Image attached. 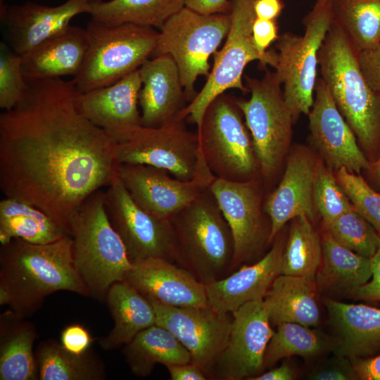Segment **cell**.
<instances>
[{"label":"cell","instance_id":"obj_1","mask_svg":"<svg viewBox=\"0 0 380 380\" xmlns=\"http://www.w3.org/2000/svg\"><path fill=\"white\" fill-rule=\"evenodd\" d=\"M27 82L23 99L0 115V189L70 235L80 205L118 174L115 142L78 111L72 80Z\"/></svg>","mask_w":380,"mask_h":380},{"label":"cell","instance_id":"obj_2","mask_svg":"<svg viewBox=\"0 0 380 380\" xmlns=\"http://www.w3.org/2000/svg\"><path fill=\"white\" fill-rule=\"evenodd\" d=\"M72 245L68 234L44 244L14 239L1 245L0 305L28 318L56 291L90 297L75 267Z\"/></svg>","mask_w":380,"mask_h":380},{"label":"cell","instance_id":"obj_3","mask_svg":"<svg viewBox=\"0 0 380 380\" xmlns=\"http://www.w3.org/2000/svg\"><path fill=\"white\" fill-rule=\"evenodd\" d=\"M321 78L369 162L380 153V92L366 80L357 52L333 23L318 53Z\"/></svg>","mask_w":380,"mask_h":380},{"label":"cell","instance_id":"obj_4","mask_svg":"<svg viewBox=\"0 0 380 380\" xmlns=\"http://www.w3.org/2000/svg\"><path fill=\"white\" fill-rule=\"evenodd\" d=\"M70 235L75 265L90 297L106 299L110 287L124 281L133 264L109 220L102 189L91 194L80 205Z\"/></svg>","mask_w":380,"mask_h":380},{"label":"cell","instance_id":"obj_5","mask_svg":"<svg viewBox=\"0 0 380 380\" xmlns=\"http://www.w3.org/2000/svg\"><path fill=\"white\" fill-rule=\"evenodd\" d=\"M169 220L180 266L204 284L232 272V234L210 187Z\"/></svg>","mask_w":380,"mask_h":380},{"label":"cell","instance_id":"obj_6","mask_svg":"<svg viewBox=\"0 0 380 380\" xmlns=\"http://www.w3.org/2000/svg\"><path fill=\"white\" fill-rule=\"evenodd\" d=\"M83 65L72 81L77 94L111 84L152 56L159 32L134 23L107 24L91 20Z\"/></svg>","mask_w":380,"mask_h":380},{"label":"cell","instance_id":"obj_7","mask_svg":"<svg viewBox=\"0 0 380 380\" xmlns=\"http://www.w3.org/2000/svg\"><path fill=\"white\" fill-rule=\"evenodd\" d=\"M303 35L284 32L275 44L274 72L294 121L308 115L317 79L318 53L333 23L330 0H316L303 19Z\"/></svg>","mask_w":380,"mask_h":380},{"label":"cell","instance_id":"obj_8","mask_svg":"<svg viewBox=\"0 0 380 380\" xmlns=\"http://www.w3.org/2000/svg\"><path fill=\"white\" fill-rule=\"evenodd\" d=\"M197 132L205 161L217 178L241 182L261 177L237 99L225 92L217 96L207 107Z\"/></svg>","mask_w":380,"mask_h":380},{"label":"cell","instance_id":"obj_9","mask_svg":"<svg viewBox=\"0 0 380 380\" xmlns=\"http://www.w3.org/2000/svg\"><path fill=\"white\" fill-rule=\"evenodd\" d=\"M255 1L230 0L231 25L224 46L213 54L214 64L202 89L179 114L194 123L197 130L201 127L207 107L217 96L230 89L248 92L242 77L249 63L258 61L264 69L267 65L273 68L275 64L276 51L270 49L262 53L253 41Z\"/></svg>","mask_w":380,"mask_h":380},{"label":"cell","instance_id":"obj_10","mask_svg":"<svg viewBox=\"0 0 380 380\" xmlns=\"http://www.w3.org/2000/svg\"><path fill=\"white\" fill-rule=\"evenodd\" d=\"M230 25V13L205 15L184 6L160 29L152 56H172L189 102L196 95L197 78L209 75V58L227 37Z\"/></svg>","mask_w":380,"mask_h":380},{"label":"cell","instance_id":"obj_11","mask_svg":"<svg viewBox=\"0 0 380 380\" xmlns=\"http://www.w3.org/2000/svg\"><path fill=\"white\" fill-rule=\"evenodd\" d=\"M265 70L260 79L245 77L251 96L247 100L237 99V103L252 137L261 177L268 182L277 175L289 148L294 119L275 72Z\"/></svg>","mask_w":380,"mask_h":380},{"label":"cell","instance_id":"obj_12","mask_svg":"<svg viewBox=\"0 0 380 380\" xmlns=\"http://www.w3.org/2000/svg\"><path fill=\"white\" fill-rule=\"evenodd\" d=\"M179 115L157 127H139L127 140L115 143L119 163L145 164L189 181L196 175L201 153L198 134Z\"/></svg>","mask_w":380,"mask_h":380},{"label":"cell","instance_id":"obj_13","mask_svg":"<svg viewBox=\"0 0 380 380\" xmlns=\"http://www.w3.org/2000/svg\"><path fill=\"white\" fill-rule=\"evenodd\" d=\"M104 195L109 220L132 262L160 258L179 265L178 247L170 220L158 218L137 204L118 174Z\"/></svg>","mask_w":380,"mask_h":380},{"label":"cell","instance_id":"obj_14","mask_svg":"<svg viewBox=\"0 0 380 380\" xmlns=\"http://www.w3.org/2000/svg\"><path fill=\"white\" fill-rule=\"evenodd\" d=\"M260 184V178L238 182L216 177L210 186L232 234V272L258 258L270 243Z\"/></svg>","mask_w":380,"mask_h":380},{"label":"cell","instance_id":"obj_15","mask_svg":"<svg viewBox=\"0 0 380 380\" xmlns=\"http://www.w3.org/2000/svg\"><path fill=\"white\" fill-rule=\"evenodd\" d=\"M117 170L137 204L153 216L168 220L210 187L216 178L202 153L196 175L189 181L172 177L164 169L145 164L119 163Z\"/></svg>","mask_w":380,"mask_h":380},{"label":"cell","instance_id":"obj_16","mask_svg":"<svg viewBox=\"0 0 380 380\" xmlns=\"http://www.w3.org/2000/svg\"><path fill=\"white\" fill-rule=\"evenodd\" d=\"M148 300L154 308L156 324L170 331L190 353L191 362L211 379L229 336L232 315L217 312L208 305L182 308Z\"/></svg>","mask_w":380,"mask_h":380},{"label":"cell","instance_id":"obj_17","mask_svg":"<svg viewBox=\"0 0 380 380\" xmlns=\"http://www.w3.org/2000/svg\"><path fill=\"white\" fill-rule=\"evenodd\" d=\"M229 336L213 367L211 379L251 380L262 373L274 331L263 299L248 302L232 313Z\"/></svg>","mask_w":380,"mask_h":380},{"label":"cell","instance_id":"obj_18","mask_svg":"<svg viewBox=\"0 0 380 380\" xmlns=\"http://www.w3.org/2000/svg\"><path fill=\"white\" fill-rule=\"evenodd\" d=\"M308 115L311 141L328 168L344 167L360 174L369 167L370 162L321 77L317 79L313 104Z\"/></svg>","mask_w":380,"mask_h":380},{"label":"cell","instance_id":"obj_19","mask_svg":"<svg viewBox=\"0 0 380 380\" xmlns=\"http://www.w3.org/2000/svg\"><path fill=\"white\" fill-rule=\"evenodd\" d=\"M141 87L138 69L111 84L77 94L75 106L115 143L122 142L142 126L138 108Z\"/></svg>","mask_w":380,"mask_h":380},{"label":"cell","instance_id":"obj_20","mask_svg":"<svg viewBox=\"0 0 380 380\" xmlns=\"http://www.w3.org/2000/svg\"><path fill=\"white\" fill-rule=\"evenodd\" d=\"M270 251L251 265L245 264L228 276L205 284L208 305L221 314H232L243 305L263 299L281 274L285 242L279 233Z\"/></svg>","mask_w":380,"mask_h":380},{"label":"cell","instance_id":"obj_21","mask_svg":"<svg viewBox=\"0 0 380 380\" xmlns=\"http://www.w3.org/2000/svg\"><path fill=\"white\" fill-rule=\"evenodd\" d=\"M132 264L124 281L146 298L175 307L208 305L205 284L186 268L160 258Z\"/></svg>","mask_w":380,"mask_h":380},{"label":"cell","instance_id":"obj_22","mask_svg":"<svg viewBox=\"0 0 380 380\" xmlns=\"http://www.w3.org/2000/svg\"><path fill=\"white\" fill-rule=\"evenodd\" d=\"M90 0H67L56 6L32 1L0 8L12 50L22 56L70 25L76 15L90 12Z\"/></svg>","mask_w":380,"mask_h":380},{"label":"cell","instance_id":"obj_23","mask_svg":"<svg viewBox=\"0 0 380 380\" xmlns=\"http://www.w3.org/2000/svg\"><path fill=\"white\" fill-rule=\"evenodd\" d=\"M317 165L303 148H296L289 155L281 182L264 203L271 222L270 243L289 220L300 215L314 220L317 210L313 187Z\"/></svg>","mask_w":380,"mask_h":380},{"label":"cell","instance_id":"obj_24","mask_svg":"<svg viewBox=\"0 0 380 380\" xmlns=\"http://www.w3.org/2000/svg\"><path fill=\"white\" fill-rule=\"evenodd\" d=\"M142 126L157 127L174 119L187 101L179 72L170 55L148 58L139 68Z\"/></svg>","mask_w":380,"mask_h":380},{"label":"cell","instance_id":"obj_25","mask_svg":"<svg viewBox=\"0 0 380 380\" xmlns=\"http://www.w3.org/2000/svg\"><path fill=\"white\" fill-rule=\"evenodd\" d=\"M86 29L69 25L21 56L27 81L75 77L88 49Z\"/></svg>","mask_w":380,"mask_h":380},{"label":"cell","instance_id":"obj_26","mask_svg":"<svg viewBox=\"0 0 380 380\" xmlns=\"http://www.w3.org/2000/svg\"><path fill=\"white\" fill-rule=\"evenodd\" d=\"M324 304L336 334L333 353L353 360L366 358L380 348V309L328 297Z\"/></svg>","mask_w":380,"mask_h":380},{"label":"cell","instance_id":"obj_27","mask_svg":"<svg viewBox=\"0 0 380 380\" xmlns=\"http://www.w3.org/2000/svg\"><path fill=\"white\" fill-rule=\"evenodd\" d=\"M322 258L315 277L318 292L329 296H346L366 284L372 277L370 258L338 243L324 231Z\"/></svg>","mask_w":380,"mask_h":380},{"label":"cell","instance_id":"obj_28","mask_svg":"<svg viewBox=\"0 0 380 380\" xmlns=\"http://www.w3.org/2000/svg\"><path fill=\"white\" fill-rule=\"evenodd\" d=\"M315 281L305 277L280 274L273 281L263 300L271 324L298 323L317 327L321 313Z\"/></svg>","mask_w":380,"mask_h":380},{"label":"cell","instance_id":"obj_29","mask_svg":"<svg viewBox=\"0 0 380 380\" xmlns=\"http://www.w3.org/2000/svg\"><path fill=\"white\" fill-rule=\"evenodd\" d=\"M106 300L114 326L108 335L99 340L103 350H111L126 345L139 332L156 324L151 302L125 281L113 284Z\"/></svg>","mask_w":380,"mask_h":380},{"label":"cell","instance_id":"obj_30","mask_svg":"<svg viewBox=\"0 0 380 380\" xmlns=\"http://www.w3.org/2000/svg\"><path fill=\"white\" fill-rule=\"evenodd\" d=\"M13 312L0 316V379H39L38 367L33 351L38 337L35 327Z\"/></svg>","mask_w":380,"mask_h":380},{"label":"cell","instance_id":"obj_31","mask_svg":"<svg viewBox=\"0 0 380 380\" xmlns=\"http://www.w3.org/2000/svg\"><path fill=\"white\" fill-rule=\"evenodd\" d=\"M131 372L137 376H148L157 364L165 367L191 362V355L167 329L158 324L139 332L123 348Z\"/></svg>","mask_w":380,"mask_h":380},{"label":"cell","instance_id":"obj_32","mask_svg":"<svg viewBox=\"0 0 380 380\" xmlns=\"http://www.w3.org/2000/svg\"><path fill=\"white\" fill-rule=\"evenodd\" d=\"M66 234L50 216L34 205L9 197L0 201L1 245L14 239L44 244Z\"/></svg>","mask_w":380,"mask_h":380},{"label":"cell","instance_id":"obj_33","mask_svg":"<svg viewBox=\"0 0 380 380\" xmlns=\"http://www.w3.org/2000/svg\"><path fill=\"white\" fill-rule=\"evenodd\" d=\"M39 380H102L106 377L102 360L91 348L77 355L58 341L39 343L35 352Z\"/></svg>","mask_w":380,"mask_h":380},{"label":"cell","instance_id":"obj_34","mask_svg":"<svg viewBox=\"0 0 380 380\" xmlns=\"http://www.w3.org/2000/svg\"><path fill=\"white\" fill-rule=\"evenodd\" d=\"M185 6V0H109L91 1V20L107 23H134L160 29Z\"/></svg>","mask_w":380,"mask_h":380},{"label":"cell","instance_id":"obj_35","mask_svg":"<svg viewBox=\"0 0 380 380\" xmlns=\"http://www.w3.org/2000/svg\"><path fill=\"white\" fill-rule=\"evenodd\" d=\"M334 338L319 331L298 323H280L277 325V331H274L267 346L264 368L285 357L297 355L313 359L334 352Z\"/></svg>","mask_w":380,"mask_h":380},{"label":"cell","instance_id":"obj_36","mask_svg":"<svg viewBox=\"0 0 380 380\" xmlns=\"http://www.w3.org/2000/svg\"><path fill=\"white\" fill-rule=\"evenodd\" d=\"M333 23L357 53L380 42V0H330Z\"/></svg>","mask_w":380,"mask_h":380},{"label":"cell","instance_id":"obj_37","mask_svg":"<svg viewBox=\"0 0 380 380\" xmlns=\"http://www.w3.org/2000/svg\"><path fill=\"white\" fill-rule=\"evenodd\" d=\"M282 257L281 274L315 281L322 258V239L305 215L292 220Z\"/></svg>","mask_w":380,"mask_h":380},{"label":"cell","instance_id":"obj_38","mask_svg":"<svg viewBox=\"0 0 380 380\" xmlns=\"http://www.w3.org/2000/svg\"><path fill=\"white\" fill-rule=\"evenodd\" d=\"M324 227L338 243L359 255L370 258L377 250L380 235L354 207Z\"/></svg>","mask_w":380,"mask_h":380},{"label":"cell","instance_id":"obj_39","mask_svg":"<svg viewBox=\"0 0 380 380\" xmlns=\"http://www.w3.org/2000/svg\"><path fill=\"white\" fill-rule=\"evenodd\" d=\"M313 201L320 214L324 226L352 209L354 206L338 184L331 170L322 164L317 165L314 187Z\"/></svg>","mask_w":380,"mask_h":380},{"label":"cell","instance_id":"obj_40","mask_svg":"<svg viewBox=\"0 0 380 380\" xmlns=\"http://www.w3.org/2000/svg\"><path fill=\"white\" fill-rule=\"evenodd\" d=\"M336 179L349 198L355 209L380 235V194L375 191L359 174L341 167Z\"/></svg>","mask_w":380,"mask_h":380},{"label":"cell","instance_id":"obj_41","mask_svg":"<svg viewBox=\"0 0 380 380\" xmlns=\"http://www.w3.org/2000/svg\"><path fill=\"white\" fill-rule=\"evenodd\" d=\"M28 87L22 70L21 56L1 43L0 107L4 110L14 107L25 96Z\"/></svg>","mask_w":380,"mask_h":380},{"label":"cell","instance_id":"obj_42","mask_svg":"<svg viewBox=\"0 0 380 380\" xmlns=\"http://www.w3.org/2000/svg\"><path fill=\"white\" fill-rule=\"evenodd\" d=\"M308 377L314 380L359 379L352 361L334 353L333 356L317 364L308 374Z\"/></svg>","mask_w":380,"mask_h":380},{"label":"cell","instance_id":"obj_43","mask_svg":"<svg viewBox=\"0 0 380 380\" xmlns=\"http://www.w3.org/2000/svg\"><path fill=\"white\" fill-rule=\"evenodd\" d=\"M94 341L87 329L80 324L66 326L61 333L60 342L69 352L80 355L88 350Z\"/></svg>","mask_w":380,"mask_h":380},{"label":"cell","instance_id":"obj_44","mask_svg":"<svg viewBox=\"0 0 380 380\" xmlns=\"http://www.w3.org/2000/svg\"><path fill=\"white\" fill-rule=\"evenodd\" d=\"M360 68L370 87L380 92V42L357 53Z\"/></svg>","mask_w":380,"mask_h":380},{"label":"cell","instance_id":"obj_45","mask_svg":"<svg viewBox=\"0 0 380 380\" xmlns=\"http://www.w3.org/2000/svg\"><path fill=\"white\" fill-rule=\"evenodd\" d=\"M372 279L348 296L353 299L380 301V240L374 255L370 258Z\"/></svg>","mask_w":380,"mask_h":380},{"label":"cell","instance_id":"obj_46","mask_svg":"<svg viewBox=\"0 0 380 380\" xmlns=\"http://www.w3.org/2000/svg\"><path fill=\"white\" fill-rule=\"evenodd\" d=\"M278 25L276 20L255 18L253 25V38L257 49L265 53L270 44L276 42Z\"/></svg>","mask_w":380,"mask_h":380},{"label":"cell","instance_id":"obj_47","mask_svg":"<svg viewBox=\"0 0 380 380\" xmlns=\"http://www.w3.org/2000/svg\"><path fill=\"white\" fill-rule=\"evenodd\" d=\"M185 6L202 14L230 13V0H185Z\"/></svg>","mask_w":380,"mask_h":380},{"label":"cell","instance_id":"obj_48","mask_svg":"<svg viewBox=\"0 0 380 380\" xmlns=\"http://www.w3.org/2000/svg\"><path fill=\"white\" fill-rule=\"evenodd\" d=\"M360 379L380 380V355L374 357L351 360Z\"/></svg>","mask_w":380,"mask_h":380},{"label":"cell","instance_id":"obj_49","mask_svg":"<svg viewBox=\"0 0 380 380\" xmlns=\"http://www.w3.org/2000/svg\"><path fill=\"white\" fill-rule=\"evenodd\" d=\"M172 380H205V373L196 364L191 362L172 365L166 367Z\"/></svg>","mask_w":380,"mask_h":380},{"label":"cell","instance_id":"obj_50","mask_svg":"<svg viewBox=\"0 0 380 380\" xmlns=\"http://www.w3.org/2000/svg\"><path fill=\"white\" fill-rule=\"evenodd\" d=\"M284 8L282 0H255L254 12L257 18L276 20Z\"/></svg>","mask_w":380,"mask_h":380},{"label":"cell","instance_id":"obj_51","mask_svg":"<svg viewBox=\"0 0 380 380\" xmlns=\"http://www.w3.org/2000/svg\"><path fill=\"white\" fill-rule=\"evenodd\" d=\"M295 377L296 372L293 367L286 361L279 367L262 372L251 380H292Z\"/></svg>","mask_w":380,"mask_h":380},{"label":"cell","instance_id":"obj_52","mask_svg":"<svg viewBox=\"0 0 380 380\" xmlns=\"http://www.w3.org/2000/svg\"><path fill=\"white\" fill-rule=\"evenodd\" d=\"M367 171L373 181L380 188V153L374 161L370 162L369 167Z\"/></svg>","mask_w":380,"mask_h":380},{"label":"cell","instance_id":"obj_53","mask_svg":"<svg viewBox=\"0 0 380 380\" xmlns=\"http://www.w3.org/2000/svg\"><path fill=\"white\" fill-rule=\"evenodd\" d=\"M5 5L4 0H0V8H2Z\"/></svg>","mask_w":380,"mask_h":380},{"label":"cell","instance_id":"obj_54","mask_svg":"<svg viewBox=\"0 0 380 380\" xmlns=\"http://www.w3.org/2000/svg\"><path fill=\"white\" fill-rule=\"evenodd\" d=\"M100 1V0H90V1Z\"/></svg>","mask_w":380,"mask_h":380}]
</instances>
